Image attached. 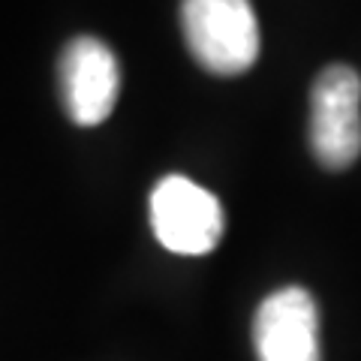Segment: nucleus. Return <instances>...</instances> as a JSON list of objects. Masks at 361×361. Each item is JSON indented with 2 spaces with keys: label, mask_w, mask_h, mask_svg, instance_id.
Wrapping results in <instances>:
<instances>
[{
  "label": "nucleus",
  "mask_w": 361,
  "mask_h": 361,
  "mask_svg": "<svg viewBox=\"0 0 361 361\" xmlns=\"http://www.w3.org/2000/svg\"><path fill=\"white\" fill-rule=\"evenodd\" d=\"M61 99L78 127L103 123L118 103L121 70L115 51L97 37H75L61 54Z\"/></svg>",
  "instance_id": "4"
},
{
  "label": "nucleus",
  "mask_w": 361,
  "mask_h": 361,
  "mask_svg": "<svg viewBox=\"0 0 361 361\" xmlns=\"http://www.w3.org/2000/svg\"><path fill=\"white\" fill-rule=\"evenodd\" d=\"M310 148L325 169H346L361 154V75L353 66L322 70L310 90Z\"/></svg>",
  "instance_id": "3"
},
{
  "label": "nucleus",
  "mask_w": 361,
  "mask_h": 361,
  "mask_svg": "<svg viewBox=\"0 0 361 361\" xmlns=\"http://www.w3.org/2000/svg\"><path fill=\"white\" fill-rule=\"evenodd\" d=\"M180 27L193 58L217 75H241L259 58V25L250 0H184Z\"/></svg>",
  "instance_id": "1"
},
{
  "label": "nucleus",
  "mask_w": 361,
  "mask_h": 361,
  "mask_svg": "<svg viewBox=\"0 0 361 361\" xmlns=\"http://www.w3.org/2000/svg\"><path fill=\"white\" fill-rule=\"evenodd\" d=\"M223 205L184 175H166L151 193V229L166 250L205 256L223 238Z\"/></svg>",
  "instance_id": "2"
},
{
  "label": "nucleus",
  "mask_w": 361,
  "mask_h": 361,
  "mask_svg": "<svg viewBox=\"0 0 361 361\" xmlns=\"http://www.w3.org/2000/svg\"><path fill=\"white\" fill-rule=\"evenodd\" d=\"M259 361H322L319 313L307 289L286 286L259 304L253 319Z\"/></svg>",
  "instance_id": "5"
}]
</instances>
